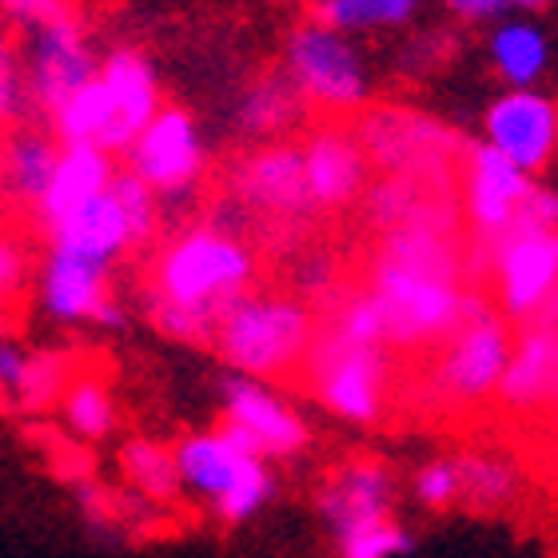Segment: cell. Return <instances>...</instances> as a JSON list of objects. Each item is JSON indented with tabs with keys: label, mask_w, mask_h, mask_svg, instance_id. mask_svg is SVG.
I'll return each mask as SVG.
<instances>
[{
	"label": "cell",
	"mask_w": 558,
	"mask_h": 558,
	"mask_svg": "<svg viewBox=\"0 0 558 558\" xmlns=\"http://www.w3.org/2000/svg\"><path fill=\"white\" fill-rule=\"evenodd\" d=\"M180 490H192L204 499L228 526H240L256 519L276 495V478L268 471V459H259L235 439L232 430H196L172 447Z\"/></svg>",
	"instance_id": "obj_4"
},
{
	"label": "cell",
	"mask_w": 558,
	"mask_h": 558,
	"mask_svg": "<svg viewBox=\"0 0 558 558\" xmlns=\"http://www.w3.org/2000/svg\"><path fill=\"white\" fill-rule=\"evenodd\" d=\"M303 375L312 396L331 415L348 418L355 427H372L387 411L391 396V355L387 343H355L319 327L315 343L303 360Z\"/></svg>",
	"instance_id": "obj_5"
},
{
	"label": "cell",
	"mask_w": 558,
	"mask_h": 558,
	"mask_svg": "<svg viewBox=\"0 0 558 558\" xmlns=\"http://www.w3.org/2000/svg\"><path fill=\"white\" fill-rule=\"evenodd\" d=\"M24 367H28V351L12 336H4L0 339V396H9V403L24 379Z\"/></svg>",
	"instance_id": "obj_40"
},
{
	"label": "cell",
	"mask_w": 558,
	"mask_h": 558,
	"mask_svg": "<svg viewBox=\"0 0 558 558\" xmlns=\"http://www.w3.org/2000/svg\"><path fill=\"white\" fill-rule=\"evenodd\" d=\"M112 192H117L120 208L129 211L132 228H136V240H140V247H144L151 235H156V228H160V199L151 196V187L140 184L129 168L112 175Z\"/></svg>",
	"instance_id": "obj_32"
},
{
	"label": "cell",
	"mask_w": 558,
	"mask_h": 558,
	"mask_svg": "<svg viewBox=\"0 0 558 558\" xmlns=\"http://www.w3.org/2000/svg\"><path fill=\"white\" fill-rule=\"evenodd\" d=\"M454 466H459V502L475 511H502L519 495V471L502 454L471 451L459 454Z\"/></svg>",
	"instance_id": "obj_26"
},
{
	"label": "cell",
	"mask_w": 558,
	"mask_h": 558,
	"mask_svg": "<svg viewBox=\"0 0 558 558\" xmlns=\"http://www.w3.org/2000/svg\"><path fill=\"white\" fill-rule=\"evenodd\" d=\"M60 144L45 129H12L0 140V196L36 208L48 187V175L57 168Z\"/></svg>",
	"instance_id": "obj_23"
},
{
	"label": "cell",
	"mask_w": 558,
	"mask_h": 558,
	"mask_svg": "<svg viewBox=\"0 0 558 558\" xmlns=\"http://www.w3.org/2000/svg\"><path fill=\"white\" fill-rule=\"evenodd\" d=\"M442 4L466 24H499L507 16H519V12H538L547 0H442Z\"/></svg>",
	"instance_id": "obj_38"
},
{
	"label": "cell",
	"mask_w": 558,
	"mask_h": 558,
	"mask_svg": "<svg viewBox=\"0 0 558 558\" xmlns=\"http://www.w3.org/2000/svg\"><path fill=\"white\" fill-rule=\"evenodd\" d=\"M519 223L523 228H558V192L550 187H531V196L523 199V211H519Z\"/></svg>",
	"instance_id": "obj_39"
},
{
	"label": "cell",
	"mask_w": 558,
	"mask_h": 558,
	"mask_svg": "<svg viewBox=\"0 0 558 558\" xmlns=\"http://www.w3.org/2000/svg\"><path fill=\"white\" fill-rule=\"evenodd\" d=\"M24 64V93L28 108L52 117L72 93H81L93 81L100 60L93 52V40L84 33V16L64 24H48L40 33H28L21 45Z\"/></svg>",
	"instance_id": "obj_11"
},
{
	"label": "cell",
	"mask_w": 558,
	"mask_h": 558,
	"mask_svg": "<svg viewBox=\"0 0 558 558\" xmlns=\"http://www.w3.org/2000/svg\"><path fill=\"white\" fill-rule=\"evenodd\" d=\"M511 324L471 291L463 303V319L442 339L439 355L430 363V391L454 408H475L483 399H495L511 360Z\"/></svg>",
	"instance_id": "obj_6"
},
{
	"label": "cell",
	"mask_w": 558,
	"mask_h": 558,
	"mask_svg": "<svg viewBox=\"0 0 558 558\" xmlns=\"http://www.w3.org/2000/svg\"><path fill=\"white\" fill-rule=\"evenodd\" d=\"M283 72L307 108L355 112L372 96V76H367L355 40L319 21L291 28L283 45Z\"/></svg>",
	"instance_id": "obj_7"
},
{
	"label": "cell",
	"mask_w": 558,
	"mask_h": 558,
	"mask_svg": "<svg viewBox=\"0 0 558 558\" xmlns=\"http://www.w3.org/2000/svg\"><path fill=\"white\" fill-rule=\"evenodd\" d=\"M24 108H28V93H24L21 45L9 33H0V132L21 120Z\"/></svg>",
	"instance_id": "obj_33"
},
{
	"label": "cell",
	"mask_w": 558,
	"mask_h": 558,
	"mask_svg": "<svg viewBox=\"0 0 558 558\" xmlns=\"http://www.w3.org/2000/svg\"><path fill=\"white\" fill-rule=\"evenodd\" d=\"M124 160H129V172L144 187H151V196L160 199L163 208V204H180L196 192L199 175L208 168V148H204V136H199L192 112L163 105L136 132Z\"/></svg>",
	"instance_id": "obj_9"
},
{
	"label": "cell",
	"mask_w": 558,
	"mask_h": 558,
	"mask_svg": "<svg viewBox=\"0 0 558 558\" xmlns=\"http://www.w3.org/2000/svg\"><path fill=\"white\" fill-rule=\"evenodd\" d=\"M96 76H100V84H105V93H108V105L117 112L120 136H124V144H132L136 132L163 108L160 81H156L151 60L144 57L140 48H112V52L100 60Z\"/></svg>",
	"instance_id": "obj_22"
},
{
	"label": "cell",
	"mask_w": 558,
	"mask_h": 558,
	"mask_svg": "<svg viewBox=\"0 0 558 558\" xmlns=\"http://www.w3.org/2000/svg\"><path fill=\"white\" fill-rule=\"evenodd\" d=\"M120 471L140 499L168 502L180 495V471H175L172 447L156 439H129L120 451Z\"/></svg>",
	"instance_id": "obj_29"
},
{
	"label": "cell",
	"mask_w": 558,
	"mask_h": 558,
	"mask_svg": "<svg viewBox=\"0 0 558 558\" xmlns=\"http://www.w3.org/2000/svg\"><path fill=\"white\" fill-rule=\"evenodd\" d=\"M12 336V312H9V303H0V339Z\"/></svg>",
	"instance_id": "obj_42"
},
{
	"label": "cell",
	"mask_w": 558,
	"mask_h": 558,
	"mask_svg": "<svg viewBox=\"0 0 558 558\" xmlns=\"http://www.w3.org/2000/svg\"><path fill=\"white\" fill-rule=\"evenodd\" d=\"M487 52H490V69H495V76L507 88H535L550 60L547 36H543V28L535 21H526V16H507V21L495 24Z\"/></svg>",
	"instance_id": "obj_25"
},
{
	"label": "cell",
	"mask_w": 558,
	"mask_h": 558,
	"mask_svg": "<svg viewBox=\"0 0 558 558\" xmlns=\"http://www.w3.org/2000/svg\"><path fill=\"white\" fill-rule=\"evenodd\" d=\"M478 244H483V264L495 279L502 319L531 324L558 288V228L514 223L507 235Z\"/></svg>",
	"instance_id": "obj_10"
},
{
	"label": "cell",
	"mask_w": 558,
	"mask_h": 558,
	"mask_svg": "<svg viewBox=\"0 0 558 558\" xmlns=\"http://www.w3.org/2000/svg\"><path fill=\"white\" fill-rule=\"evenodd\" d=\"M466 259L454 240V216L415 220L384 232L367 291L387 324V348H430L463 319Z\"/></svg>",
	"instance_id": "obj_1"
},
{
	"label": "cell",
	"mask_w": 558,
	"mask_h": 558,
	"mask_svg": "<svg viewBox=\"0 0 558 558\" xmlns=\"http://www.w3.org/2000/svg\"><path fill=\"white\" fill-rule=\"evenodd\" d=\"M0 16L21 28L24 36L40 33L48 24H64L81 16V4L76 0H0Z\"/></svg>",
	"instance_id": "obj_34"
},
{
	"label": "cell",
	"mask_w": 558,
	"mask_h": 558,
	"mask_svg": "<svg viewBox=\"0 0 558 558\" xmlns=\"http://www.w3.org/2000/svg\"><path fill=\"white\" fill-rule=\"evenodd\" d=\"M463 216L475 228L478 240H499L519 223L523 199L531 196L535 180L514 168L511 160H502L499 151L487 148L483 140L463 151Z\"/></svg>",
	"instance_id": "obj_16"
},
{
	"label": "cell",
	"mask_w": 558,
	"mask_h": 558,
	"mask_svg": "<svg viewBox=\"0 0 558 558\" xmlns=\"http://www.w3.org/2000/svg\"><path fill=\"white\" fill-rule=\"evenodd\" d=\"M60 415L76 439H108L117 430V399L100 375H72L69 391L60 399Z\"/></svg>",
	"instance_id": "obj_28"
},
{
	"label": "cell",
	"mask_w": 558,
	"mask_h": 558,
	"mask_svg": "<svg viewBox=\"0 0 558 558\" xmlns=\"http://www.w3.org/2000/svg\"><path fill=\"white\" fill-rule=\"evenodd\" d=\"M531 324H550V327H558V288H555V295H550L547 303H543V312L531 319Z\"/></svg>",
	"instance_id": "obj_41"
},
{
	"label": "cell",
	"mask_w": 558,
	"mask_h": 558,
	"mask_svg": "<svg viewBox=\"0 0 558 558\" xmlns=\"http://www.w3.org/2000/svg\"><path fill=\"white\" fill-rule=\"evenodd\" d=\"M228 196L252 216H268L276 223H300L312 208L307 175H303V148L276 140L264 144L252 156L228 172Z\"/></svg>",
	"instance_id": "obj_13"
},
{
	"label": "cell",
	"mask_w": 558,
	"mask_h": 558,
	"mask_svg": "<svg viewBox=\"0 0 558 558\" xmlns=\"http://www.w3.org/2000/svg\"><path fill=\"white\" fill-rule=\"evenodd\" d=\"M483 144L526 175L543 172L558 156V100L538 88H511L495 96L483 117Z\"/></svg>",
	"instance_id": "obj_14"
},
{
	"label": "cell",
	"mask_w": 558,
	"mask_h": 558,
	"mask_svg": "<svg viewBox=\"0 0 558 558\" xmlns=\"http://www.w3.org/2000/svg\"><path fill=\"white\" fill-rule=\"evenodd\" d=\"M36 303L60 327H124V303L112 295V268L93 259L48 252L36 271Z\"/></svg>",
	"instance_id": "obj_12"
},
{
	"label": "cell",
	"mask_w": 558,
	"mask_h": 558,
	"mask_svg": "<svg viewBox=\"0 0 558 558\" xmlns=\"http://www.w3.org/2000/svg\"><path fill=\"white\" fill-rule=\"evenodd\" d=\"M415 499L427 511H447L459 502V466L454 459H430L415 471Z\"/></svg>",
	"instance_id": "obj_35"
},
{
	"label": "cell",
	"mask_w": 558,
	"mask_h": 558,
	"mask_svg": "<svg viewBox=\"0 0 558 558\" xmlns=\"http://www.w3.org/2000/svg\"><path fill=\"white\" fill-rule=\"evenodd\" d=\"M223 427L259 459H291L307 447L300 411L247 375L223 379Z\"/></svg>",
	"instance_id": "obj_15"
},
{
	"label": "cell",
	"mask_w": 558,
	"mask_h": 558,
	"mask_svg": "<svg viewBox=\"0 0 558 558\" xmlns=\"http://www.w3.org/2000/svg\"><path fill=\"white\" fill-rule=\"evenodd\" d=\"M360 144L375 168L387 175H403L418 184L439 187L454 172V163H463V140L454 136L447 124L408 112V108H375L363 112L360 120Z\"/></svg>",
	"instance_id": "obj_8"
},
{
	"label": "cell",
	"mask_w": 558,
	"mask_h": 558,
	"mask_svg": "<svg viewBox=\"0 0 558 558\" xmlns=\"http://www.w3.org/2000/svg\"><path fill=\"white\" fill-rule=\"evenodd\" d=\"M33 276V259H28V247L16 240V235L0 232V303L16 300Z\"/></svg>",
	"instance_id": "obj_37"
},
{
	"label": "cell",
	"mask_w": 558,
	"mask_h": 558,
	"mask_svg": "<svg viewBox=\"0 0 558 558\" xmlns=\"http://www.w3.org/2000/svg\"><path fill=\"white\" fill-rule=\"evenodd\" d=\"M411 550H415V538L396 519H384V523L336 538V558H403Z\"/></svg>",
	"instance_id": "obj_31"
},
{
	"label": "cell",
	"mask_w": 558,
	"mask_h": 558,
	"mask_svg": "<svg viewBox=\"0 0 558 558\" xmlns=\"http://www.w3.org/2000/svg\"><path fill=\"white\" fill-rule=\"evenodd\" d=\"M300 148H303V175H307L312 208L319 211L348 208V204H355L367 192L372 160H367V151H363L355 132L315 129Z\"/></svg>",
	"instance_id": "obj_17"
},
{
	"label": "cell",
	"mask_w": 558,
	"mask_h": 558,
	"mask_svg": "<svg viewBox=\"0 0 558 558\" xmlns=\"http://www.w3.org/2000/svg\"><path fill=\"white\" fill-rule=\"evenodd\" d=\"M45 235L48 252H69V256L93 259V264H105V268H112L117 259L129 256L132 247H140L136 228H132L129 211L120 208L112 184H108L105 196L88 199L84 208L52 223Z\"/></svg>",
	"instance_id": "obj_20"
},
{
	"label": "cell",
	"mask_w": 558,
	"mask_h": 558,
	"mask_svg": "<svg viewBox=\"0 0 558 558\" xmlns=\"http://www.w3.org/2000/svg\"><path fill=\"white\" fill-rule=\"evenodd\" d=\"M112 175H117V163H112L108 151L88 148V144H60L57 168L48 175L45 196L33 208L36 223L48 232L52 223H60L76 208H84L88 199L105 196Z\"/></svg>",
	"instance_id": "obj_21"
},
{
	"label": "cell",
	"mask_w": 558,
	"mask_h": 558,
	"mask_svg": "<svg viewBox=\"0 0 558 558\" xmlns=\"http://www.w3.org/2000/svg\"><path fill=\"white\" fill-rule=\"evenodd\" d=\"M307 117L303 96L295 93V84L288 81V72H264L247 84L240 105H235V129L247 140H276L288 136L300 120Z\"/></svg>",
	"instance_id": "obj_24"
},
{
	"label": "cell",
	"mask_w": 558,
	"mask_h": 558,
	"mask_svg": "<svg viewBox=\"0 0 558 558\" xmlns=\"http://www.w3.org/2000/svg\"><path fill=\"white\" fill-rule=\"evenodd\" d=\"M295 288H300V295H312V300L336 295V291L343 288V283H339L336 259L327 256V252H307V256L295 264Z\"/></svg>",
	"instance_id": "obj_36"
},
{
	"label": "cell",
	"mask_w": 558,
	"mask_h": 558,
	"mask_svg": "<svg viewBox=\"0 0 558 558\" xmlns=\"http://www.w3.org/2000/svg\"><path fill=\"white\" fill-rule=\"evenodd\" d=\"M72 355L64 351H36L28 355V367H24V379L12 396V408L21 411H48L60 408V399L72 384Z\"/></svg>",
	"instance_id": "obj_30"
},
{
	"label": "cell",
	"mask_w": 558,
	"mask_h": 558,
	"mask_svg": "<svg viewBox=\"0 0 558 558\" xmlns=\"http://www.w3.org/2000/svg\"><path fill=\"white\" fill-rule=\"evenodd\" d=\"M315 312L295 295L247 291L220 315L211 348L235 375L247 379H279L303 372V360L315 343Z\"/></svg>",
	"instance_id": "obj_3"
},
{
	"label": "cell",
	"mask_w": 558,
	"mask_h": 558,
	"mask_svg": "<svg viewBox=\"0 0 558 558\" xmlns=\"http://www.w3.org/2000/svg\"><path fill=\"white\" fill-rule=\"evenodd\" d=\"M256 252L244 235L216 223H192L156 252L144 312L168 339L211 343L220 315L256 283Z\"/></svg>",
	"instance_id": "obj_2"
},
{
	"label": "cell",
	"mask_w": 558,
	"mask_h": 558,
	"mask_svg": "<svg viewBox=\"0 0 558 558\" xmlns=\"http://www.w3.org/2000/svg\"><path fill=\"white\" fill-rule=\"evenodd\" d=\"M391 502H396V483L391 471L375 459H355V463L339 466L319 490V519L327 523L331 538H343L351 531L375 526L391 519Z\"/></svg>",
	"instance_id": "obj_18"
},
{
	"label": "cell",
	"mask_w": 558,
	"mask_h": 558,
	"mask_svg": "<svg viewBox=\"0 0 558 558\" xmlns=\"http://www.w3.org/2000/svg\"><path fill=\"white\" fill-rule=\"evenodd\" d=\"M495 399L514 415L558 411V327H523V336L511 343V360H507Z\"/></svg>",
	"instance_id": "obj_19"
},
{
	"label": "cell",
	"mask_w": 558,
	"mask_h": 558,
	"mask_svg": "<svg viewBox=\"0 0 558 558\" xmlns=\"http://www.w3.org/2000/svg\"><path fill=\"white\" fill-rule=\"evenodd\" d=\"M423 0H315L312 21L327 24L343 36L360 33H387L415 21Z\"/></svg>",
	"instance_id": "obj_27"
}]
</instances>
